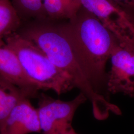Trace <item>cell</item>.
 I'll list each match as a JSON object with an SVG mask.
<instances>
[{"instance_id": "cell-1", "label": "cell", "mask_w": 134, "mask_h": 134, "mask_svg": "<svg viewBox=\"0 0 134 134\" xmlns=\"http://www.w3.org/2000/svg\"><path fill=\"white\" fill-rule=\"evenodd\" d=\"M76 56L91 72L99 89L106 84V63L120 41L81 6L71 18L60 23Z\"/></svg>"}, {"instance_id": "cell-2", "label": "cell", "mask_w": 134, "mask_h": 134, "mask_svg": "<svg viewBox=\"0 0 134 134\" xmlns=\"http://www.w3.org/2000/svg\"><path fill=\"white\" fill-rule=\"evenodd\" d=\"M19 34L34 43L58 69L70 77L81 92L88 94L92 91V76L77 58L59 24L39 19Z\"/></svg>"}, {"instance_id": "cell-3", "label": "cell", "mask_w": 134, "mask_h": 134, "mask_svg": "<svg viewBox=\"0 0 134 134\" xmlns=\"http://www.w3.org/2000/svg\"><path fill=\"white\" fill-rule=\"evenodd\" d=\"M5 41L16 54L25 75L38 90H52L61 95L75 87L70 77L19 34H10L5 37Z\"/></svg>"}, {"instance_id": "cell-4", "label": "cell", "mask_w": 134, "mask_h": 134, "mask_svg": "<svg viewBox=\"0 0 134 134\" xmlns=\"http://www.w3.org/2000/svg\"><path fill=\"white\" fill-rule=\"evenodd\" d=\"M86 99L81 92L69 101L55 99L42 93L37 110L43 134H65L72 128V120L77 108Z\"/></svg>"}, {"instance_id": "cell-5", "label": "cell", "mask_w": 134, "mask_h": 134, "mask_svg": "<svg viewBox=\"0 0 134 134\" xmlns=\"http://www.w3.org/2000/svg\"><path fill=\"white\" fill-rule=\"evenodd\" d=\"M110 59L112 66L107 77V91L134 97V37L120 41Z\"/></svg>"}, {"instance_id": "cell-6", "label": "cell", "mask_w": 134, "mask_h": 134, "mask_svg": "<svg viewBox=\"0 0 134 134\" xmlns=\"http://www.w3.org/2000/svg\"><path fill=\"white\" fill-rule=\"evenodd\" d=\"M80 5L91 13L120 41L134 36V24L110 0H79Z\"/></svg>"}, {"instance_id": "cell-7", "label": "cell", "mask_w": 134, "mask_h": 134, "mask_svg": "<svg viewBox=\"0 0 134 134\" xmlns=\"http://www.w3.org/2000/svg\"><path fill=\"white\" fill-rule=\"evenodd\" d=\"M41 132L37 108L34 107L27 97L14 106L0 127V134H29Z\"/></svg>"}, {"instance_id": "cell-8", "label": "cell", "mask_w": 134, "mask_h": 134, "mask_svg": "<svg viewBox=\"0 0 134 134\" xmlns=\"http://www.w3.org/2000/svg\"><path fill=\"white\" fill-rule=\"evenodd\" d=\"M0 76L28 97L36 96L39 91L25 75L16 54L3 39H0Z\"/></svg>"}, {"instance_id": "cell-9", "label": "cell", "mask_w": 134, "mask_h": 134, "mask_svg": "<svg viewBox=\"0 0 134 134\" xmlns=\"http://www.w3.org/2000/svg\"><path fill=\"white\" fill-rule=\"evenodd\" d=\"M28 97L16 86L0 76V127L20 101Z\"/></svg>"}, {"instance_id": "cell-10", "label": "cell", "mask_w": 134, "mask_h": 134, "mask_svg": "<svg viewBox=\"0 0 134 134\" xmlns=\"http://www.w3.org/2000/svg\"><path fill=\"white\" fill-rule=\"evenodd\" d=\"M43 7L47 19H69L80 8L79 0H44Z\"/></svg>"}, {"instance_id": "cell-11", "label": "cell", "mask_w": 134, "mask_h": 134, "mask_svg": "<svg viewBox=\"0 0 134 134\" xmlns=\"http://www.w3.org/2000/svg\"><path fill=\"white\" fill-rule=\"evenodd\" d=\"M19 24V15L10 0H0V39L14 33Z\"/></svg>"}, {"instance_id": "cell-12", "label": "cell", "mask_w": 134, "mask_h": 134, "mask_svg": "<svg viewBox=\"0 0 134 134\" xmlns=\"http://www.w3.org/2000/svg\"><path fill=\"white\" fill-rule=\"evenodd\" d=\"M18 5L25 14L38 19H47L41 0H18Z\"/></svg>"}, {"instance_id": "cell-13", "label": "cell", "mask_w": 134, "mask_h": 134, "mask_svg": "<svg viewBox=\"0 0 134 134\" xmlns=\"http://www.w3.org/2000/svg\"><path fill=\"white\" fill-rule=\"evenodd\" d=\"M121 10L134 24V0H110Z\"/></svg>"}, {"instance_id": "cell-14", "label": "cell", "mask_w": 134, "mask_h": 134, "mask_svg": "<svg viewBox=\"0 0 134 134\" xmlns=\"http://www.w3.org/2000/svg\"><path fill=\"white\" fill-rule=\"evenodd\" d=\"M65 134H78L75 132V131L74 130L72 127V128H71L69 130H68L67 132Z\"/></svg>"}]
</instances>
